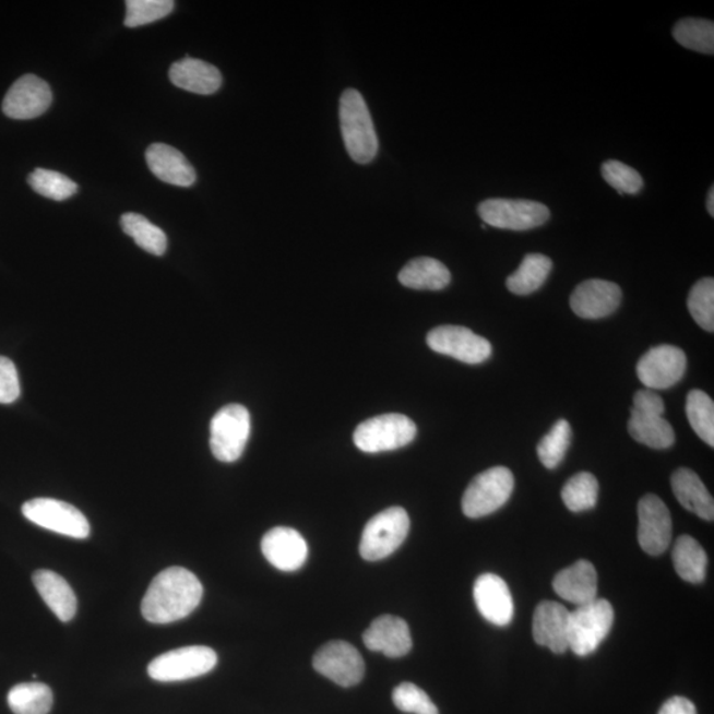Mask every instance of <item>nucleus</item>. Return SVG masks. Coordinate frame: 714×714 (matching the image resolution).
<instances>
[{"label": "nucleus", "instance_id": "423d86ee", "mask_svg": "<svg viewBox=\"0 0 714 714\" xmlns=\"http://www.w3.org/2000/svg\"><path fill=\"white\" fill-rule=\"evenodd\" d=\"M515 478L507 467H492L475 476L462 499V511L469 519L491 515L509 502Z\"/></svg>", "mask_w": 714, "mask_h": 714}, {"label": "nucleus", "instance_id": "7ed1b4c3", "mask_svg": "<svg viewBox=\"0 0 714 714\" xmlns=\"http://www.w3.org/2000/svg\"><path fill=\"white\" fill-rule=\"evenodd\" d=\"M666 412L659 394L651 390L638 391L629 419V433L639 443L656 450L669 449L675 443V430L663 417Z\"/></svg>", "mask_w": 714, "mask_h": 714}, {"label": "nucleus", "instance_id": "39448f33", "mask_svg": "<svg viewBox=\"0 0 714 714\" xmlns=\"http://www.w3.org/2000/svg\"><path fill=\"white\" fill-rule=\"evenodd\" d=\"M614 609L609 600L595 598L570 612L569 648L578 656H587L610 634Z\"/></svg>", "mask_w": 714, "mask_h": 714}, {"label": "nucleus", "instance_id": "0eeeda50", "mask_svg": "<svg viewBox=\"0 0 714 714\" xmlns=\"http://www.w3.org/2000/svg\"><path fill=\"white\" fill-rule=\"evenodd\" d=\"M417 426L404 415H384L367 419L357 426L354 442L357 449L374 454L406 447L415 440Z\"/></svg>", "mask_w": 714, "mask_h": 714}, {"label": "nucleus", "instance_id": "bb28decb", "mask_svg": "<svg viewBox=\"0 0 714 714\" xmlns=\"http://www.w3.org/2000/svg\"><path fill=\"white\" fill-rule=\"evenodd\" d=\"M400 284L413 290H443L451 282L449 269L430 257L412 260L398 273Z\"/></svg>", "mask_w": 714, "mask_h": 714}, {"label": "nucleus", "instance_id": "58836bf2", "mask_svg": "<svg viewBox=\"0 0 714 714\" xmlns=\"http://www.w3.org/2000/svg\"><path fill=\"white\" fill-rule=\"evenodd\" d=\"M600 171H603V177L607 183L614 190L621 193V195H624V193L636 195L643 188L644 183L641 174L622 162L607 160L604 163Z\"/></svg>", "mask_w": 714, "mask_h": 714}, {"label": "nucleus", "instance_id": "9d476101", "mask_svg": "<svg viewBox=\"0 0 714 714\" xmlns=\"http://www.w3.org/2000/svg\"><path fill=\"white\" fill-rule=\"evenodd\" d=\"M478 213L486 225L509 230L542 227L550 217L547 205L522 199H488L479 204Z\"/></svg>", "mask_w": 714, "mask_h": 714}, {"label": "nucleus", "instance_id": "4be33fe9", "mask_svg": "<svg viewBox=\"0 0 714 714\" xmlns=\"http://www.w3.org/2000/svg\"><path fill=\"white\" fill-rule=\"evenodd\" d=\"M146 162L156 178L167 185L191 187L197 181V171L179 150L154 143L146 152Z\"/></svg>", "mask_w": 714, "mask_h": 714}, {"label": "nucleus", "instance_id": "dca6fc26", "mask_svg": "<svg viewBox=\"0 0 714 714\" xmlns=\"http://www.w3.org/2000/svg\"><path fill=\"white\" fill-rule=\"evenodd\" d=\"M52 98L51 87L46 81L35 74H26L10 87L2 109L9 118L26 121L44 115L51 106Z\"/></svg>", "mask_w": 714, "mask_h": 714}, {"label": "nucleus", "instance_id": "1a4fd4ad", "mask_svg": "<svg viewBox=\"0 0 714 714\" xmlns=\"http://www.w3.org/2000/svg\"><path fill=\"white\" fill-rule=\"evenodd\" d=\"M215 651L205 646H190L168 651L150 663V678L162 681H185L199 678L216 667Z\"/></svg>", "mask_w": 714, "mask_h": 714}, {"label": "nucleus", "instance_id": "412c9836", "mask_svg": "<svg viewBox=\"0 0 714 714\" xmlns=\"http://www.w3.org/2000/svg\"><path fill=\"white\" fill-rule=\"evenodd\" d=\"M366 647L388 657H401L410 653L413 642L408 623L403 618L381 616L362 635Z\"/></svg>", "mask_w": 714, "mask_h": 714}, {"label": "nucleus", "instance_id": "4468645a", "mask_svg": "<svg viewBox=\"0 0 714 714\" xmlns=\"http://www.w3.org/2000/svg\"><path fill=\"white\" fill-rule=\"evenodd\" d=\"M312 666L324 678L344 688L359 685L366 674V664L359 651L343 641L329 642L319 648Z\"/></svg>", "mask_w": 714, "mask_h": 714}, {"label": "nucleus", "instance_id": "9b49d317", "mask_svg": "<svg viewBox=\"0 0 714 714\" xmlns=\"http://www.w3.org/2000/svg\"><path fill=\"white\" fill-rule=\"evenodd\" d=\"M24 517L39 527L73 538L91 535V524L84 513L61 500L37 498L22 507Z\"/></svg>", "mask_w": 714, "mask_h": 714}, {"label": "nucleus", "instance_id": "ddd939ff", "mask_svg": "<svg viewBox=\"0 0 714 714\" xmlns=\"http://www.w3.org/2000/svg\"><path fill=\"white\" fill-rule=\"evenodd\" d=\"M426 343L435 353L454 357L466 365H480L492 354L490 342L461 325H441L431 330Z\"/></svg>", "mask_w": 714, "mask_h": 714}, {"label": "nucleus", "instance_id": "37998d69", "mask_svg": "<svg viewBox=\"0 0 714 714\" xmlns=\"http://www.w3.org/2000/svg\"><path fill=\"white\" fill-rule=\"evenodd\" d=\"M706 210L711 216H714V188L713 187L711 188L710 193H707Z\"/></svg>", "mask_w": 714, "mask_h": 714}, {"label": "nucleus", "instance_id": "a19ab883", "mask_svg": "<svg viewBox=\"0 0 714 714\" xmlns=\"http://www.w3.org/2000/svg\"><path fill=\"white\" fill-rule=\"evenodd\" d=\"M21 396V383L14 362L0 356V404L14 403Z\"/></svg>", "mask_w": 714, "mask_h": 714}, {"label": "nucleus", "instance_id": "cd10ccee", "mask_svg": "<svg viewBox=\"0 0 714 714\" xmlns=\"http://www.w3.org/2000/svg\"><path fill=\"white\" fill-rule=\"evenodd\" d=\"M552 260L540 253H531L524 257L517 271L507 278V289L516 296H529L537 291L548 279L552 272Z\"/></svg>", "mask_w": 714, "mask_h": 714}, {"label": "nucleus", "instance_id": "a878e982", "mask_svg": "<svg viewBox=\"0 0 714 714\" xmlns=\"http://www.w3.org/2000/svg\"><path fill=\"white\" fill-rule=\"evenodd\" d=\"M671 485L676 499L686 510L706 520V522H713V498L697 473L689 468L676 469L671 478Z\"/></svg>", "mask_w": 714, "mask_h": 714}, {"label": "nucleus", "instance_id": "f8f14e48", "mask_svg": "<svg viewBox=\"0 0 714 714\" xmlns=\"http://www.w3.org/2000/svg\"><path fill=\"white\" fill-rule=\"evenodd\" d=\"M687 356L685 350L663 344L651 348L638 361L636 373L641 383L651 391L668 390L685 378Z\"/></svg>", "mask_w": 714, "mask_h": 714}, {"label": "nucleus", "instance_id": "6ab92c4d", "mask_svg": "<svg viewBox=\"0 0 714 714\" xmlns=\"http://www.w3.org/2000/svg\"><path fill=\"white\" fill-rule=\"evenodd\" d=\"M262 554L274 568L282 572H296L306 563L309 547L298 531L275 527L261 542Z\"/></svg>", "mask_w": 714, "mask_h": 714}, {"label": "nucleus", "instance_id": "4c0bfd02", "mask_svg": "<svg viewBox=\"0 0 714 714\" xmlns=\"http://www.w3.org/2000/svg\"><path fill=\"white\" fill-rule=\"evenodd\" d=\"M175 9L172 0H128L124 26L136 28L160 21Z\"/></svg>", "mask_w": 714, "mask_h": 714}, {"label": "nucleus", "instance_id": "c9c22d12", "mask_svg": "<svg viewBox=\"0 0 714 714\" xmlns=\"http://www.w3.org/2000/svg\"><path fill=\"white\" fill-rule=\"evenodd\" d=\"M28 185L36 193L55 200V202L72 198L79 191V186L72 179L60 172L46 170V168H36L34 172H31Z\"/></svg>", "mask_w": 714, "mask_h": 714}, {"label": "nucleus", "instance_id": "b1692460", "mask_svg": "<svg viewBox=\"0 0 714 714\" xmlns=\"http://www.w3.org/2000/svg\"><path fill=\"white\" fill-rule=\"evenodd\" d=\"M171 83L180 90L210 96L223 85V76L215 66L199 59L185 58L170 68Z\"/></svg>", "mask_w": 714, "mask_h": 714}, {"label": "nucleus", "instance_id": "f257e3e1", "mask_svg": "<svg viewBox=\"0 0 714 714\" xmlns=\"http://www.w3.org/2000/svg\"><path fill=\"white\" fill-rule=\"evenodd\" d=\"M203 585L195 574L185 568L163 570L153 580L142 600V616L146 621L167 624L185 619L202 603Z\"/></svg>", "mask_w": 714, "mask_h": 714}, {"label": "nucleus", "instance_id": "473e14b6", "mask_svg": "<svg viewBox=\"0 0 714 714\" xmlns=\"http://www.w3.org/2000/svg\"><path fill=\"white\" fill-rule=\"evenodd\" d=\"M599 485L591 473H579L570 478L561 491L563 503L572 512H584L597 504Z\"/></svg>", "mask_w": 714, "mask_h": 714}, {"label": "nucleus", "instance_id": "a211bd4d", "mask_svg": "<svg viewBox=\"0 0 714 714\" xmlns=\"http://www.w3.org/2000/svg\"><path fill=\"white\" fill-rule=\"evenodd\" d=\"M474 599L486 621L500 628L511 623L515 606L509 585L499 575L486 573L476 579Z\"/></svg>", "mask_w": 714, "mask_h": 714}, {"label": "nucleus", "instance_id": "2eb2a0df", "mask_svg": "<svg viewBox=\"0 0 714 714\" xmlns=\"http://www.w3.org/2000/svg\"><path fill=\"white\" fill-rule=\"evenodd\" d=\"M638 542L644 552L659 556L673 540L671 513L656 495L648 493L638 504Z\"/></svg>", "mask_w": 714, "mask_h": 714}, {"label": "nucleus", "instance_id": "72a5a7b5", "mask_svg": "<svg viewBox=\"0 0 714 714\" xmlns=\"http://www.w3.org/2000/svg\"><path fill=\"white\" fill-rule=\"evenodd\" d=\"M686 412L689 424L701 440L714 447V404L703 391L694 390L687 396Z\"/></svg>", "mask_w": 714, "mask_h": 714}, {"label": "nucleus", "instance_id": "79ce46f5", "mask_svg": "<svg viewBox=\"0 0 714 714\" xmlns=\"http://www.w3.org/2000/svg\"><path fill=\"white\" fill-rule=\"evenodd\" d=\"M659 714H698V711L691 700L675 697L662 705Z\"/></svg>", "mask_w": 714, "mask_h": 714}, {"label": "nucleus", "instance_id": "20e7f679", "mask_svg": "<svg viewBox=\"0 0 714 714\" xmlns=\"http://www.w3.org/2000/svg\"><path fill=\"white\" fill-rule=\"evenodd\" d=\"M410 519L401 507H391L374 515L362 531L360 555L367 561H379L396 552L408 537Z\"/></svg>", "mask_w": 714, "mask_h": 714}, {"label": "nucleus", "instance_id": "5701e85b", "mask_svg": "<svg viewBox=\"0 0 714 714\" xmlns=\"http://www.w3.org/2000/svg\"><path fill=\"white\" fill-rule=\"evenodd\" d=\"M557 595L570 604L582 606L597 598L598 578L592 562L580 560L561 570L554 580Z\"/></svg>", "mask_w": 714, "mask_h": 714}, {"label": "nucleus", "instance_id": "f3484780", "mask_svg": "<svg viewBox=\"0 0 714 714\" xmlns=\"http://www.w3.org/2000/svg\"><path fill=\"white\" fill-rule=\"evenodd\" d=\"M622 302V290L617 284L604 279L582 282L570 297L575 316L584 319L609 317Z\"/></svg>", "mask_w": 714, "mask_h": 714}, {"label": "nucleus", "instance_id": "7c9ffc66", "mask_svg": "<svg viewBox=\"0 0 714 714\" xmlns=\"http://www.w3.org/2000/svg\"><path fill=\"white\" fill-rule=\"evenodd\" d=\"M121 227L128 236L133 238L136 246L147 253L163 255L167 250V236L159 227L148 222L145 216L138 213H124L121 217Z\"/></svg>", "mask_w": 714, "mask_h": 714}, {"label": "nucleus", "instance_id": "c85d7f7f", "mask_svg": "<svg viewBox=\"0 0 714 714\" xmlns=\"http://www.w3.org/2000/svg\"><path fill=\"white\" fill-rule=\"evenodd\" d=\"M673 561L680 579L701 584L706 578L707 556L701 545L692 536L682 535L676 540L673 550Z\"/></svg>", "mask_w": 714, "mask_h": 714}, {"label": "nucleus", "instance_id": "393cba45", "mask_svg": "<svg viewBox=\"0 0 714 714\" xmlns=\"http://www.w3.org/2000/svg\"><path fill=\"white\" fill-rule=\"evenodd\" d=\"M34 585L44 603L61 622L72 621L78 611V598L73 588L60 574L41 569L34 573Z\"/></svg>", "mask_w": 714, "mask_h": 714}, {"label": "nucleus", "instance_id": "2f4dec72", "mask_svg": "<svg viewBox=\"0 0 714 714\" xmlns=\"http://www.w3.org/2000/svg\"><path fill=\"white\" fill-rule=\"evenodd\" d=\"M675 40L682 47L705 55L714 53V24L706 19L687 17L675 24Z\"/></svg>", "mask_w": 714, "mask_h": 714}, {"label": "nucleus", "instance_id": "c756f323", "mask_svg": "<svg viewBox=\"0 0 714 714\" xmlns=\"http://www.w3.org/2000/svg\"><path fill=\"white\" fill-rule=\"evenodd\" d=\"M8 703L15 714H48L52 710L53 693L43 682H22L11 688Z\"/></svg>", "mask_w": 714, "mask_h": 714}, {"label": "nucleus", "instance_id": "aec40b11", "mask_svg": "<svg viewBox=\"0 0 714 714\" xmlns=\"http://www.w3.org/2000/svg\"><path fill=\"white\" fill-rule=\"evenodd\" d=\"M570 611L555 600H544L534 614V639L538 646L547 647L555 654H563L569 648Z\"/></svg>", "mask_w": 714, "mask_h": 714}, {"label": "nucleus", "instance_id": "f03ea898", "mask_svg": "<svg viewBox=\"0 0 714 714\" xmlns=\"http://www.w3.org/2000/svg\"><path fill=\"white\" fill-rule=\"evenodd\" d=\"M344 146L359 165L371 163L379 152V138L365 97L355 90L344 91L340 104Z\"/></svg>", "mask_w": 714, "mask_h": 714}, {"label": "nucleus", "instance_id": "ea45409f", "mask_svg": "<svg viewBox=\"0 0 714 714\" xmlns=\"http://www.w3.org/2000/svg\"><path fill=\"white\" fill-rule=\"evenodd\" d=\"M393 703L397 710L405 713L415 714H440L433 701L430 700L428 693L424 692L412 682H403L394 688Z\"/></svg>", "mask_w": 714, "mask_h": 714}, {"label": "nucleus", "instance_id": "e433bc0d", "mask_svg": "<svg viewBox=\"0 0 714 714\" xmlns=\"http://www.w3.org/2000/svg\"><path fill=\"white\" fill-rule=\"evenodd\" d=\"M688 309L694 322L705 331H714V281L703 278L697 282L688 297Z\"/></svg>", "mask_w": 714, "mask_h": 714}, {"label": "nucleus", "instance_id": "f704fd0d", "mask_svg": "<svg viewBox=\"0 0 714 714\" xmlns=\"http://www.w3.org/2000/svg\"><path fill=\"white\" fill-rule=\"evenodd\" d=\"M570 442H572V426L567 419H559L537 444L538 460L544 467L554 469L559 466L567 454Z\"/></svg>", "mask_w": 714, "mask_h": 714}, {"label": "nucleus", "instance_id": "6e6552de", "mask_svg": "<svg viewBox=\"0 0 714 714\" xmlns=\"http://www.w3.org/2000/svg\"><path fill=\"white\" fill-rule=\"evenodd\" d=\"M249 437L250 415L246 406H224L212 418L210 447L217 461L231 463L240 460Z\"/></svg>", "mask_w": 714, "mask_h": 714}]
</instances>
